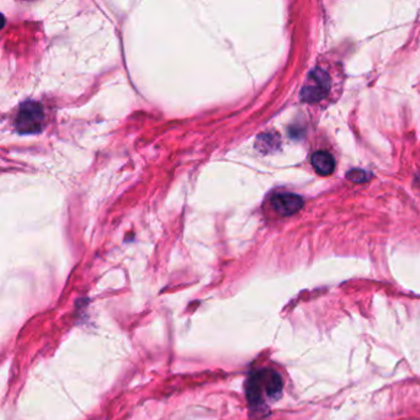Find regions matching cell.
Segmentation results:
<instances>
[{"mask_svg":"<svg viewBox=\"0 0 420 420\" xmlns=\"http://www.w3.org/2000/svg\"><path fill=\"white\" fill-rule=\"evenodd\" d=\"M271 207L281 216L295 215L303 207V200L296 194H277L271 199Z\"/></svg>","mask_w":420,"mask_h":420,"instance_id":"277c9868","label":"cell"},{"mask_svg":"<svg viewBox=\"0 0 420 420\" xmlns=\"http://www.w3.org/2000/svg\"><path fill=\"white\" fill-rule=\"evenodd\" d=\"M332 88L330 75L324 70L315 68L308 74L303 89L301 91V100L305 103H318L329 94Z\"/></svg>","mask_w":420,"mask_h":420,"instance_id":"7a4b0ae2","label":"cell"},{"mask_svg":"<svg viewBox=\"0 0 420 420\" xmlns=\"http://www.w3.org/2000/svg\"><path fill=\"white\" fill-rule=\"evenodd\" d=\"M284 381L279 372L271 369H261L250 374L245 383V395L251 412L256 415H264L268 403L281 398Z\"/></svg>","mask_w":420,"mask_h":420,"instance_id":"6da1fadb","label":"cell"},{"mask_svg":"<svg viewBox=\"0 0 420 420\" xmlns=\"http://www.w3.org/2000/svg\"><path fill=\"white\" fill-rule=\"evenodd\" d=\"M312 165L320 176H330L334 171L335 160L328 152H317L312 155Z\"/></svg>","mask_w":420,"mask_h":420,"instance_id":"5b68a950","label":"cell"},{"mask_svg":"<svg viewBox=\"0 0 420 420\" xmlns=\"http://www.w3.org/2000/svg\"><path fill=\"white\" fill-rule=\"evenodd\" d=\"M346 178L356 184H364L370 181L371 174L367 171H361V169H351L350 171L346 173Z\"/></svg>","mask_w":420,"mask_h":420,"instance_id":"52a82bcc","label":"cell"},{"mask_svg":"<svg viewBox=\"0 0 420 420\" xmlns=\"http://www.w3.org/2000/svg\"><path fill=\"white\" fill-rule=\"evenodd\" d=\"M258 147L259 150H264V152H271L273 150H275L279 147V140L275 135L273 133H266L259 137L258 140Z\"/></svg>","mask_w":420,"mask_h":420,"instance_id":"8992f818","label":"cell"},{"mask_svg":"<svg viewBox=\"0 0 420 420\" xmlns=\"http://www.w3.org/2000/svg\"><path fill=\"white\" fill-rule=\"evenodd\" d=\"M44 120L45 114L42 106L35 101H27L21 105L20 110L16 115V129L24 135L36 133L42 129Z\"/></svg>","mask_w":420,"mask_h":420,"instance_id":"3957f363","label":"cell"}]
</instances>
